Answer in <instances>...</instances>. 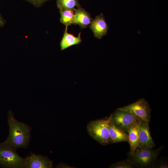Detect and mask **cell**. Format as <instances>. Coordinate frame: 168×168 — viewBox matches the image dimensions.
<instances>
[{
    "label": "cell",
    "mask_w": 168,
    "mask_h": 168,
    "mask_svg": "<svg viewBox=\"0 0 168 168\" xmlns=\"http://www.w3.org/2000/svg\"><path fill=\"white\" fill-rule=\"evenodd\" d=\"M7 123L9 127V135L2 142L16 150L19 148L26 149L30 139L31 127L17 120L11 110L8 112Z\"/></svg>",
    "instance_id": "obj_1"
},
{
    "label": "cell",
    "mask_w": 168,
    "mask_h": 168,
    "mask_svg": "<svg viewBox=\"0 0 168 168\" xmlns=\"http://www.w3.org/2000/svg\"><path fill=\"white\" fill-rule=\"evenodd\" d=\"M164 148L161 146L157 148H137L134 152L127 153L128 159L139 168H154L158 156Z\"/></svg>",
    "instance_id": "obj_2"
},
{
    "label": "cell",
    "mask_w": 168,
    "mask_h": 168,
    "mask_svg": "<svg viewBox=\"0 0 168 168\" xmlns=\"http://www.w3.org/2000/svg\"><path fill=\"white\" fill-rule=\"evenodd\" d=\"M111 114L108 117L103 119L90 121L86 126L88 134L93 139L103 145L113 144L110 137L109 127Z\"/></svg>",
    "instance_id": "obj_3"
},
{
    "label": "cell",
    "mask_w": 168,
    "mask_h": 168,
    "mask_svg": "<svg viewBox=\"0 0 168 168\" xmlns=\"http://www.w3.org/2000/svg\"><path fill=\"white\" fill-rule=\"evenodd\" d=\"M24 158L20 156L14 148L0 143V166L6 168H23Z\"/></svg>",
    "instance_id": "obj_4"
},
{
    "label": "cell",
    "mask_w": 168,
    "mask_h": 168,
    "mask_svg": "<svg viewBox=\"0 0 168 168\" xmlns=\"http://www.w3.org/2000/svg\"><path fill=\"white\" fill-rule=\"evenodd\" d=\"M119 109L127 111L145 121L148 123L150 121L151 110L149 103L144 98Z\"/></svg>",
    "instance_id": "obj_5"
},
{
    "label": "cell",
    "mask_w": 168,
    "mask_h": 168,
    "mask_svg": "<svg viewBox=\"0 0 168 168\" xmlns=\"http://www.w3.org/2000/svg\"><path fill=\"white\" fill-rule=\"evenodd\" d=\"M140 119L127 111L118 108L111 114L110 122L128 134L130 127Z\"/></svg>",
    "instance_id": "obj_6"
},
{
    "label": "cell",
    "mask_w": 168,
    "mask_h": 168,
    "mask_svg": "<svg viewBox=\"0 0 168 168\" xmlns=\"http://www.w3.org/2000/svg\"><path fill=\"white\" fill-rule=\"evenodd\" d=\"M23 168H53V161L47 156L31 152L24 158Z\"/></svg>",
    "instance_id": "obj_7"
},
{
    "label": "cell",
    "mask_w": 168,
    "mask_h": 168,
    "mask_svg": "<svg viewBox=\"0 0 168 168\" xmlns=\"http://www.w3.org/2000/svg\"><path fill=\"white\" fill-rule=\"evenodd\" d=\"M149 123L143 120L142 121L139 131L138 148H153L155 146L151 135Z\"/></svg>",
    "instance_id": "obj_8"
},
{
    "label": "cell",
    "mask_w": 168,
    "mask_h": 168,
    "mask_svg": "<svg viewBox=\"0 0 168 168\" xmlns=\"http://www.w3.org/2000/svg\"><path fill=\"white\" fill-rule=\"evenodd\" d=\"M90 25V28L95 37L100 39L107 34L109 27L103 13L96 16Z\"/></svg>",
    "instance_id": "obj_9"
},
{
    "label": "cell",
    "mask_w": 168,
    "mask_h": 168,
    "mask_svg": "<svg viewBox=\"0 0 168 168\" xmlns=\"http://www.w3.org/2000/svg\"><path fill=\"white\" fill-rule=\"evenodd\" d=\"M142 120L140 119L133 124L128 131V141L130 146L129 153L134 152L137 148L139 140V134L140 126Z\"/></svg>",
    "instance_id": "obj_10"
},
{
    "label": "cell",
    "mask_w": 168,
    "mask_h": 168,
    "mask_svg": "<svg viewBox=\"0 0 168 168\" xmlns=\"http://www.w3.org/2000/svg\"><path fill=\"white\" fill-rule=\"evenodd\" d=\"M74 24H78L82 28H86L92 20L90 14L80 7L74 10Z\"/></svg>",
    "instance_id": "obj_11"
},
{
    "label": "cell",
    "mask_w": 168,
    "mask_h": 168,
    "mask_svg": "<svg viewBox=\"0 0 168 168\" xmlns=\"http://www.w3.org/2000/svg\"><path fill=\"white\" fill-rule=\"evenodd\" d=\"M109 129L110 135L113 143L128 142V134L116 127L111 122L109 124Z\"/></svg>",
    "instance_id": "obj_12"
},
{
    "label": "cell",
    "mask_w": 168,
    "mask_h": 168,
    "mask_svg": "<svg viewBox=\"0 0 168 168\" xmlns=\"http://www.w3.org/2000/svg\"><path fill=\"white\" fill-rule=\"evenodd\" d=\"M66 26L63 35L60 43L62 50H64L71 46L79 44L82 42L81 32L79 34L78 36L76 37L68 32V26Z\"/></svg>",
    "instance_id": "obj_13"
},
{
    "label": "cell",
    "mask_w": 168,
    "mask_h": 168,
    "mask_svg": "<svg viewBox=\"0 0 168 168\" xmlns=\"http://www.w3.org/2000/svg\"><path fill=\"white\" fill-rule=\"evenodd\" d=\"M60 14V22L66 26L74 24V10H59Z\"/></svg>",
    "instance_id": "obj_14"
},
{
    "label": "cell",
    "mask_w": 168,
    "mask_h": 168,
    "mask_svg": "<svg viewBox=\"0 0 168 168\" xmlns=\"http://www.w3.org/2000/svg\"><path fill=\"white\" fill-rule=\"evenodd\" d=\"M56 1L59 10H74L76 7H80L78 0H56Z\"/></svg>",
    "instance_id": "obj_15"
},
{
    "label": "cell",
    "mask_w": 168,
    "mask_h": 168,
    "mask_svg": "<svg viewBox=\"0 0 168 168\" xmlns=\"http://www.w3.org/2000/svg\"><path fill=\"white\" fill-rule=\"evenodd\" d=\"M135 166L128 158L112 164L110 168H134Z\"/></svg>",
    "instance_id": "obj_16"
},
{
    "label": "cell",
    "mask_w": 168,
    "mask_h": 168,
    "mask_svg": "<svg viewBox=\"0 0 168 168\" xmlns=\"http://www.w3.org/2000/svg\"><path fill=\"white\" fill-rule=\"evenodd\" d=\"M168 163L167 159L161 157L157 160L154 168H168Z\"/></svg>",
    "instance_id": "obj_17"
},
{
    "label": "cell",
    "mask_w": 168,
    "mask_h": 168,
    "mask_svg": "<svg viewBox=\"0 0 168 168\" xmlns=\"http://www.w3.org/2000/svg\"><path fill=\"white\" fill-rule=\"evenodd\" d=\"M36 7H41L44 3L49 0H25Z\"/></svg>",
    "instance_id": "obj_18"
},
{
    "label": "cell",
    "mask_w": 168,
    "mask_h": 168,
    "mask_svg": "<svg viewBox=\"0 0 168 168\" xmlns=\"http://www.w3.org/2000/svg\"><path fill=\"white\" fill-rule=\"evenodd\" d=\"M56 168H73L70 166L65 164H64L62 162H60L59 164L55 166Z\"/></svg>",
    "instance_id": "obj_19"
},
{
    "label": "cell",
    "mask_w": 168,
    "mask_h": 168,
    "mask_svg": "<svg viewBox=\"0 0 168 168\" xmlns=\"http://www.w3.org/2000/svg\"><path fill=\"white\" fill-rule=\"evenodd\" d=\"M6 22V21L4 19L0 13V28L3 26Z\"/></svg>",
    "instance_id": "obj_20"
}]
</instances>
